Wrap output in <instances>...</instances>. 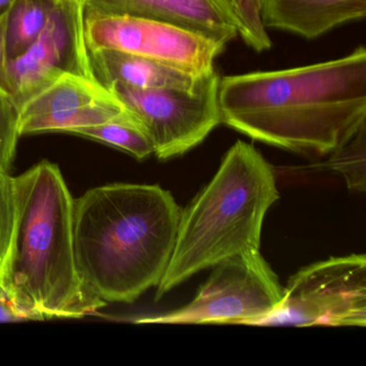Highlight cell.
I'll return each instance as SVG.
<instances>
[{
    "label": "cell",
    "instance_id": "cell-1",
    "mask_svg": "<svg viewBox=\"0 0 366 366\" xmlns=\"http://www.w3.org/2000/svg\"><path fill=\"white\" fill-rule=\"evenodd\" d=\"M222 124L259 142L327 157L366 122V50L289 69L222 76Z\"/></svg>",
    "mask_w": 366,
    "mask_h": 366
},
{
    "label": "cell",
    "instance_id": "cell-16",
    "mask_svg": "<svg viewBox=\"0 0 366 366\" xmlns=\"http://www.w3.org/2000/svg\"><path fill=\"white\" fill-rule=\"evenodd\" d=\"M327 160L315 164L344 177L349 189L365 192V127L348 143L327 155Z\"/></svg>",
    "mask_w": 366,
    "mask_h": 366
},
{
    "label": "cell",
    "instance_id": "cell-19",
    "mask_svg": "<svg viewBox=\"0 0 366 366\" xmlns=\"http://www.w3.org/2000/svg\"><path fill=\"white\" fill-rule=\"evenodd\" d=\"M19 111L11 98L0 92V170L10 172L19 138Z\"/></svg>",
    "mask_w": 366,
    "mask_h": 366
},
{
    "label": "cell",
    "instance_id": "cell-23",
    "mask_svg": "<svg viewBox=\"0 0 366 366\" xmlns=\"http://www.w3.org/2000/svg\"><path fill=\"white\" fill-rule=\"evenodd\" d=\"M0 272H1V269H0Z\"/></svg>",
    "mask_w": 366,
    "mask_h": 366
},
{
    "label": "cell",
    "instance_id": "cell-22",
    "mask_svg": "<svg viewBox=\"0 0 366 366\" xmlns=\"http://www.w3.org/2000/svg\"><path fill=\"white\" fill-rule=\"evenodd\" d=\"M16 0H0V16L7 14Z\"/></svg>",
    "mask_w": 366,
    "mask_h": 366
},
{
    "label": "cell",
    "instance_id": "cell-2",
    "mask_svg": "<svg viewBox=\"0 0 366 366\" xmlns=\"http://www.w3.org/2000/svg\"><path fill=\"white\" fill-rule=\"evenodd\" d=\"M181 211L158 185L110 184L74 200V261L83 286L104 303H132L157 287Z\"/></svg>",
    "mask_w": 366,
    "mask_h": 366
},
{
    "label": "cell",
    "instance_id": "cell-4",
    "mask_svg": "<svg viewBox=\"0 0 366 366\" xmlns=\"http://www.w3.org/2000/svg\"><path fill=\"white\" fill-rule=\"evenodd\" d=\"M278 199L271 164L254 145L237 141L213 179L181 211L172 256L156 300L203 269L260 252L265 215Z\"/></svg>",
    "mask_w": 366,
    "mask_h": 366
},
{
    "label": "cell",
    "instance_id": "cell-11",
    "mask_svg": "<svg viewBox=\"0 0 366 366\" xmlns=\"http://www.w3.org/2000/svg\"><path fill=\"white\" fill-rule=\"evenodd\" d=\"M87 9L109 16L149 19L227 46L239 37L230 0H83Z\"/></svg>",
    "mask_w": 366,
    "mask_h": 366
},
{
    "label": "cell",
    "instance_id": "cell-8",
    "mask_svg": "<svg viewBox=\"0 0 366 366\" xmlns=\"http://www.w3.org/2000/svg\"><path fill=\"white\" fill-rule=\"evenodd\" d=\"M87 49H113L202 74L226 46L174 25L149 19L109 16L84 8Z\"/></svg>",
    "mask_w": 366,
    "mask_h": 366
},
{
    "label": "cell",
    "instance_id": "cell-10",
    "mask_svg": "<svg viewBox=\"0 0 366 366\" xmlns=\"http://www.w3.org/2000/svg\"><path fill=\"white\" fill-rule=\"evenodd\" d=\"M125 110L95 79L61 76L19 109V134L67 132L99 125Z\"/></svg>",
    "mask_w": 366,
    "mask_h": 366
},
{
    "label": "cell",
    "instance_id": "cell-9",
    "mask_svg": "<svg viewBox=\"0 0 366 366\" xmlns=\"http://www.w3.org/2000/svg\"><path fill=\"white\" fill-rule=\"evenodd\" d=\"M7 74L10 95L18 111L61 76L94 79L82 0H59L39 38L22 55L8 61Z\"/></svg>",
    "mask_w": 366,
    "mask_h": 366
},
{
    "label": "cell",
    "instance_id": "cell-24",
    "mask_svg": "<svg viewBox=\"0 0 366 366\" xmlns=\"http://www.w3.org/2000/svg\"><path fill=\"white\" fill-rule=\"evenodd\" d=\"M82 1H83V0H82Z\"/></svg>",
    "mask_w": 366,
    "mask_h": 366
},
{
    "label": "cell",
    "instance_id": "cell-12",
    "mask_svg": "<svg viewBox=\"0 0 366 366\" xmlns=\"http://www.w3.org/2000/svg\"><path fill=\"white\" fill-rule=\"evenodd\" d=\"M267 29L315 40L366 16V0H259Z\"/></svg>",
    "mask_w": 366,
    "mask_h": 366
},
{
    "label": "cell",
    "instance_id": "cell-5",
    "mask_svg": "<svg viewBox=\"0 0 366 366\" xmlns=\"http://www.w3.org/2000/svg\"><path fill=\"white\" fill-rule=\"evenodd\" d=\"M256 325L365 327V254L331 257L300 269L280 305Z\"/></svg>",
    "mask_w": 366,
    "mask_h": 366
},
{
    "label": "cell",
    "instance_id": "cell-21",
    "mask_svg": "<svg viewBox=\"0 0 366 366\" xmlns=\"http://www.w3.org/2000/svg\"><path fill=\"white\" fill-rule=\"evenodd\" d=\"M27 317L14 305L7 291L0 282V322L6 321H25Z\"/></svg>",
    "mask_w": 366,
    "mask_h": 366
},
{
    "label": "cell",
    "instance_id": "cell-7",
    "mask_svg": "<svg viewBox=\"0 0 366 366\" xmlns=\"http://www.w3.org/2000/svg\"><path fill=\"white\" fill-rule=\"evenodd\" d=\"M284 287L260 252L227 259L213 267L196 297L179 310L132 319L137 323L246 325L276 310Z\"/></svg>",
    "mask_w": 366,
    "mask_h": 366
},
{
    "label": "cell",
    "instance_id": "cell-15",
    "mask_svg": "<svg viewBox=\"0 0 366 366\" xmlns=\"http://www.w3.org/2000/svg\"><path fill=\"white\" fill-rule=\"evenodd\" d=\"M71 134L106 143L139 160L145 159L154 154L153 143L144 128L127 110L106 123L79 128Z\"/></svg>",
    "mask_w": 366,
    "mask_h": 366
},
{
    "label": "cell",
    "instance_id": "cell-17",
    "mask_svg": "<svg viewBox=\"0 0 366 366\" xmlns=\"http://www.w3.org/2000/svg\"><path fill=\"white\" fill-rule=\"evenodd\" d=\"M237 22L239 37L257 53L269 51L273 46L269 33L261 22L259 0H230Z\"/></svg>",
    "mask_w": 366,
    "mask_h": 366
},
{
    "label": "cell",
    "instance_id": "cell-18",
    "mask_svg": "<svg viewBox=\"0 0 366 366\" xmlns=\"http://www.w3.org/2000/svg\"><path fill=\"white\" fill-rule=\"evenodd\" d=\"M16 216L14 177L10 175V172L0 170V269H3L9 256L16 226Z\"/></svg>",
    "mask_w": 366,
    "mask_h": 366
},
{
    "label": "cell",
    "instance_id": "cell-3",
    "mask_svg": "<svg viewBox=\"0 0 366 366\" xmlns=\"http://www.w3.org/2000/svg\"><path fill=\"white\" fill-rule=\"evenodd\" d=\"M16 216L0 282L29 320L82 318L107 303L86 290L74 261V200L59 167L42 162L14 177Z\"/></svg>",
    "mask_w": 366,
    "mask_h": 366
},
{
    "label": "cell",
    "instance_id": "cell-14",
    "mask_svg": "<svg viewBox=\"0 0 366 366\" xmlns=\"http://www.w3.org/2000/svg\"><path fill=\"white\" fill-rule=\"evenodd\" d=\"M59 0H16L6 14L8 61L22 55L46 29Z\"/></svg>",
    "mask_w": 366,
    "mask_h": 366
},
{
    "label": "cell",
    "instance_id": "cell-13",
    "mask_svg": "<svg viewBox=\"0 0 366 366\" xmlns=\"http://www.w3.org/2000/svg\"><path fill=\"white\" fill-rule=\"evenodd\" d=\"M89 57L94 79L107 89L113 85L134 89H192L201 76L156 59L113 49H89Z\"/></svg>",
    "mask_w": 366,
    "mask_h": 366
},
{
    "label": "cell",
    "instance_id": "cell-20",
    "mask_svg": "<svg viewBox=\"0 0 366 366\" xmlns=\"http://www.w3.org/2000/svg\"><path fill=\"white\" fill-rule=\"evenodd\" d=\"M6 14L0 16V92L7 95L8 97L11 98L7 74L8 59L7 53H6Z\"/></svg>",
    "mask_w": 366,
    "mask_h": 366
},
{
    "label": "cell",
    "instance_id": "cell-6",
    "mask_svg": "<svg viewBox=\"0 0 366 366\" xmlns=\"http://www.w3.org/2000/svg\"><path fill=\"white\" fill-rule=\"evenodd\" d=\"M219 83L214 67L201 74L192 89H134L113 85L109 91L144 128L154 155L167 160L198 147L222 124Z\"/></svg>",
    "mask_w": 366,
    "mask_h": 366
}]
</instances>
